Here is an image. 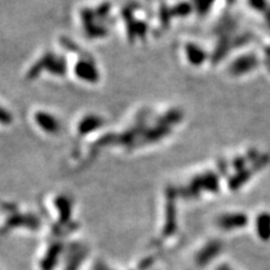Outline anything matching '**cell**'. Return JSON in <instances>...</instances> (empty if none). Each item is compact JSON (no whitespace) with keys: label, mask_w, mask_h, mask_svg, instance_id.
Instances as JSON below:
<instances>
[{"label":"cell","mask_w":270,"mask_h":270,"mask_svg":"<svg viewBox=\"0 0 270 270\" xmlns=\"http://www.w3.org/2000/svg\"><path fill=\"white\" fill-rule=\"evenodd\" d=\"M248 223V218L244 214H227L219 219V225L222 229L232 230L244 227Z\"/></svg>","instance_id":"obj_1"},{"label":"cell","mask_w":270,"mask_h":270,"mask_svg":"<svg viewBox=\"0 0 270 270\" xmlns=\"http://www.w3.org/2000/svg\"><path fill=\"white\" fill-rule=\"evenodd\" d=\"M92 63L94 62L89 61V60H83V61H80L79 65L76 67V73L80 79L88 81L97 79L98 73Z\"/></svg>","instance_id":"obj_2"},{"label":"cell","mask_w":270,"mask_h":270,"mask_svg":"<svg viewBox=\"0 0 270 270\" xmlns=\"http://www.w3.org/2000/svg\"><path fill=\"white\" fill-rule=\"evenodd\" d=\"M35 120L40 125L42 130H44L45 132H56L59 130V123L55 118H53V116L50 115L48 113H37L35 114Z\"/></svg>","instance_id":"obj_3"},{"label":"cell","mask_w":270,"mask_h":270,"mask_svg":"<svg viewBox=\"0 0 270 270\" xmlns=\"http://www.w3.org/2000/svg\"><path fill=\"white\" fill-rule=\"evenodd\" d=\"M168 205H167V222L165 227V236H169L173 233L176 229V213H175V202L173 197H168Z\"/></svg>","instance_id":"obj_4"},{"label":"cell","mask_w":270,"mask_h":270,"mask_svg":"<svg viewBox=\"0 0 270 270\" xmlns=\"http://www.w3.org/2000/svg\"><path fill=\"white\" fill-rule=\"evenodd\" d=\"M219 250H221V243L219 242L209 243L207 247H205L201 251V253L197 258V262L200 265H205L206 262H208L212 258H214L215 255H218Z\"/></svg>","instance_id":"obj_5"},{"label":"cell","mask_w":270,"mask_h":270,"mask_svg":"<svg viewBox=\"0 0 270 270\" xmlns=\"http://www.w3.org/2000/svg\"><path fill=\"white\" fill-rule=\"evenodd\" d=\"M257 232L260 239L267 241L270 239V215L260 214L257 219Z\"/></svg>","instance_id":"obj_6"},{"label":"cell","mask_w":270,"mask_h":270,"mask_svg":"<svg viewBox=\"0 0 270 270\" xmlns=\"http://www.w3.org/2000/svg\"><path fill=\"white\" fill-rule=\"evenodd\" d=\"M61 244L55 243L54 246H52L50 248V250L48 251V254L42 261V269L43 270H51L54 267L56 264V259H58V255L60 252H61Z\"/></svg>","instance_id":"obj_7"},{"label":"cell","mask_w":270,"mask_h":270,"mask_svg":"<svg viewBox=\"0 0 270 270\" xmlns=\"http://www.w3.org/2000/svg\"><path fill=\"white\" fill-rule=\"evenodd\" d=\"M186 56L188 59V61H190L193 65H201V62H202L205 55L204 52L202 51L201 48H198L195 44H188L186 48Z\"/></svg>","instance_id":"obj_8"},{"label":"cell","mask_w":270,"mask_h":270,"mask_svg":"<svg viewBox=\"0 0 270 270\" xmlns=\"http://www.w3.org/2000/svg\"><path fill=\"white\" fill-rule=\"evenodd\" d=\"M56 206H58L60 211H61V221L67 222L69 219V213H70V205L69 202L66 200V197H59L56 201Z\"/></svg>","instance_id":"obj_9"},{"label":"cell","mask_w":270,"mask_h":270,"mask_svg":"<svg viewBox=\"0 0 270 270\" xmlns=\"http://www.w3.org/2000/svg\"><path fill=\"white\" fill-rule=\"evenodd\" d=\"M219 270H231L229 267H227V266H222L221 268H219Z\"/></svg>","instance_id":"obj_10"}]
</instances>
